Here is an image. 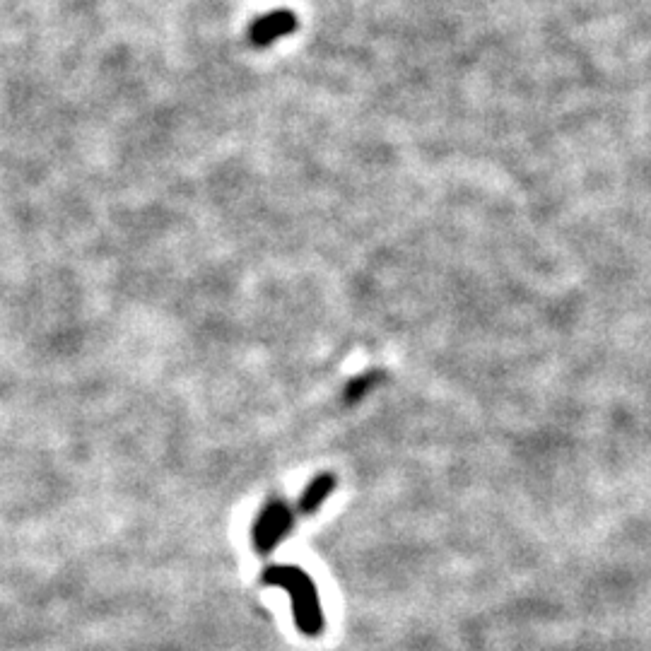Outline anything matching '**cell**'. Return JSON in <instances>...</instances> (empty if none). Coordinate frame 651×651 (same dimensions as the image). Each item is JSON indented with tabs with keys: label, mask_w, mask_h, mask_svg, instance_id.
<instances>
[{
	"label": "cell",
	"mask_w": 651,
	"mask_h": 651,
	"mask_svg": "<svg viewBox=\"0 0 651 651\" xmlns=\"http://www.w3.org/2000/svg\"><path fill=\"white\" fill-rule=\"evenodd\" d=\"M261 582L275 589H283L290 596L292 618L295 627L304 637H321L324 635L326 618L324 606H321L319 589L314 579L309 577L302 567L295 565H271L261 572Z\"/></svg>",
	"instance_id": "cell-1"
},
{
	"label": "cell",
	"mask_w": 651,
	"mask_h": 651,
	"mask_svg": "<svg viewBox=\"0 0 651 651\" xmlns=\"http://www.w3.org/2000/svg\"><path fill=\"white\" fill-rule=\"evenodd\" d=\"M292 526H295V512L285 500L271 497L258 512L254 529H251V541L258 555H271L275 545L285 541L290 536Z\"/></svg>",
	"instance_id": "cell-2"
},
{
	"label": "cell",
	"mask_w": 651,
	"mask_h": 651,
	"mask_svg": "<svg viewBox=\"0 0 651 651\" xmlns=\"http://www.w3.org/2000/svg\"><path fill=\"white\" fill-rule=\"evenodd\" d=\"M297 29V15L292 10H273V13L258 17L249 29V41L256 49H266L273 41L287 37Z\"/></svg>",
	"instance_id": "cell-3"
},
{
	"label": "cell",
	"mask_w": 651,
	"mask_h": 651,
	"mask_svg": "<svg viewBox=\"0 0 651 651\" xmlns=\"http://www.w3.org/2000/svg\"><path fill=\"white\" fill-rule=\"evenodd\" d=\"M336 475L333 473H319L316 475V478L312 480V483L307 485V490L302 492V497H299V502H297V509L299 512L297 514H302V516H312L319 512L321 507H324V502L328 500V497H331V492L336 490Z\"/></svg>",
	"instance_id": "cell-4"
},
{
	"label": "cell",
	"mask_w": 651,
	"mask_h": 651,
	"mask_svg": "<svg viewBox=\"0 0 651 651\" xmlns=\"http://www.w3.org/2000/svg\"><path fill=\"white\" fill-rule=\"evenodd\" d=\"M379 379H381L379 372H367L362 374V377H355L348 386H345V394H343L345 403H348V406L360 403L362 398L369 394V389H374V386L379 384Z\"/></svg>",
	"instance_id": "cell-5"
}]
</instances>
